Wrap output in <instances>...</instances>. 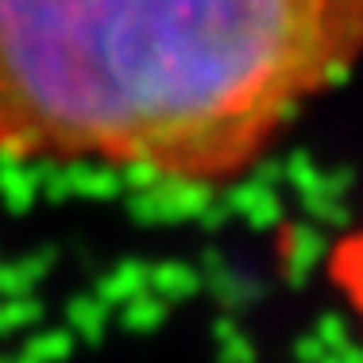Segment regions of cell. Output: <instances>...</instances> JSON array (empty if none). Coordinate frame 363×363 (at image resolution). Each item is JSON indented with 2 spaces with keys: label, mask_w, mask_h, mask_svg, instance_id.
Instances as JSON below:
<instances>
[{
  "label": "cell",
  "mask_w": 363,
  "mask_h": 363,
  "mask_svg": "<svg viewBox=\"0 0 363 363\" xmlns=\"http://www.w3.org/2000/svg\"><path fill=\"white\" fill-rule=\"evenodd\" d=\"M336 279H340V286H344V294H348L352 309L359 313V325H363V240L359 244H348L340 252Z\"/></svg>",
  "instance_id": "7a4b0ae2"
},
{
  "label": "cell",
  "mask_w": 363,
  "mask_h": 363,
  "mask_svg": "<svg viewBox=\"0 0 363 363\" xmlns=\"http://www.w3.org/2000/svg\"><path fill=\"white\" fill-rule=\"evenodd\" d=\"M363 58V0H0V155L217 186Z\"/></svg>",
  "instance_id": "6da1fadb"
}]
</instances>
